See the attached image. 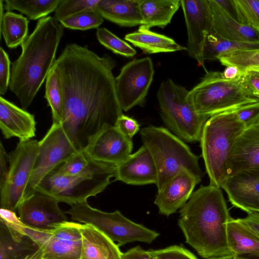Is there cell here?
<instances>
[{"label":"cell","mask_w":259,"mask_h":259,"mask_svg":"<svg viewBox=\"0 0 259 259\" xmlns=\"http://www.w3.org/2000/svg\"><path fill=\"white\" fill-rule=\"evenodd\" d=\"M109 55L100 57L76 44L67 45L53 68L58 73L63 109L60 125L77 151H84L103 129L122 115Z\"/></svg>","instance_id":"1"},{"label":"cell","mask_w":259,"mask_h":259,"mask_svg":"<svg viewBox=\"0 0 259 259\" xmlns=\"http://www.w3.org/2000/svg\"><path fill=\"white\" fill-rule=\"evenodd\" d=\"M179 213L178 224L186 243L202 258L232 254L227 234L232 217L221 188L201 186Z\"/></svg>","instance_id":"2"},{"label":"cell","mask_w":259,"mask_h":259,"mask_svg":"<svg viewBox=\"0 0 259 259\" xmlns=\"http://www.w3.org/2000/svg\"><path fill=\"white\" fill-rule=\"evenodd\" d=\"M64 28L54 17L42 18L21 45V54L12 63L9 88L22 109L30 105L52 68Z\"/></svg>","instance_id":"3"},{"label":"cell","mask_w":259,"mask_h":259,"mask_svg":"<svg viewBox=\"0 0 259 259\" xmlns=\"http://www.w3.org/2000/svg\"><path fill=\"white\" fill-rule=\"evenodd\" d=\"M140 135L156 166L158 192L183 171L190 172L201 181L204 174L199 164V157L182 139L166 128L153 125L142 128Z\"/></svg>","instance_id":"4"},{"label":"cell","mask_w":259,"mask_h":259,"mask_svg":"<svg viewBox=\"0 0 259 259\" xmlns=\"http://www.w3.org/2000/svg\"><path fill=\"white\" fill-rule=\"evenodd\" d=\"M245 127L234 111L214 114L205 122L200 142L210 185L221 188L229 177V161L233 147Z\"/></svg>","instance_id":"5"},{"label":"cell","mask_w":259,"mask_h":259,"mask_svg":"<svg viewBox=\"0 0 259 259\" xmlns=\"http://www.w3.org/2000/svg\"><path fill=\"white\" fill-rule=\"evenodd\" d=\"M189 97L198 114L209 117L259 101L245 87L243 76L230 80L224 79L221 72L212 71L189 91Z\"/></svg>","instance_id":"6"},{"label":"cell","mask_w":259,"mask_h":259,"mask_svg":"<svg viewBox=\"0 0 259 259\" xmlns=\"http://www.w3.org/2000/svg\"><path fill=\"white\" fill-rule=\"evenodd\" d=\"M184 87L170 79L161 82L157 98L161 119L169 131L187 142L200 141L209 118L198 114Z\"/></svg>","instance_id":"7"},{"label":"cell","mask_w":259,"mask_h":259,"mask_svg":"<svg viewBox=\"0 0 259 259\" xmlns=\"http://www.w3.org/2000/svg\"><path fill=\"white\" fill-rule=\"evenodd\" d=\"M66 213L73 220L93 226L117 242L119 246L136 241L150 244L159 235L156 231L129 220L119 210L103 211L92 207L87 201L71 205Z\"/></svg>","instance_id":"8"},{"label":"cell","mask_w":259,"mask_h":259,"mask_svg":"<svg viewBox=\"0 0 259 259\" xmlns=\"http://www.w3.org/2000/svg\"><path fill=\"white\" fill-rule=\"evenodd\" d=\"M115 169L95 174L65 176L53 170L36 187L38 191L71 205L87 201L103 192L115 177Z\"/></svg>","instance_id":"9"},{"label":"cell","mask_w":259,"mask_h":259,"mask_svg":"<svg viewBox=\"0 0 259 259\" xmlns=\"http://www.w3.org/2000/svg\"><path fill=\"white\" fill-rule=\"evenodd\" d=\"M39 149L38 141L19 142L8 154L9 168L0 188L1 208L15 211L25 198Z\"/></svg>","instance_id":"10"},{"label":"cell","mask_w":259,"mask_h":259,"mask_svg":"<svg viewBox=\"0 0 259 259\" xmlns=\"http://www.w3.org/2000/svg\"><path fill=\"white\" fill-rule=\"evenodd\" d=\"M81 226L80 223L67 221L46 231L24 225L20 232L38 245L41 259H80Z\"/></svg>","instance_id":"11"},{"label":"cell","mask_w":259,"mask_h":259,"mask_svg":"<svg viewBox=\"0 0 259 259\" xmlns=\"http://www.w3.org/2000/svg\"><path fill=\"white\" fill-rule=\"evenodd\" d=\"M38 144V154L25 197L35 191L47 175L78 152L61 125L54 123Z\"/></svg>","instance_id":"12"},{"label":"cell","mask_w":259,"mask_h":259,"mask_svg":"<svg viewBox=\"0 0 259 259\" xmlns=\"http://www.w3.org/2000/svg\"><path fill=\"white\" fill-rule=\"evenodd\" d=\"M154 74L153 64L149 57L134 59L121 68L115 78V86L122 111L143 105Z\"/></svg>","instance_id":"13"},{"label":"cell","mask_w":259,"mask_h":259,"mask_svg":"<svg viewBox=\"0 0 259 259\" xmlns=\"http://www.w3.org/2000/svg\"><path fill=\"white\" fill-rule=\"evenodd\" d=\"M187 31V51L190 57L208 71L203 52L207 37L212 29V16L208 0L181 1Z\"/></svg>","instance_id":"14"},{"label":"cell","mask_w":259,"mask_h":259,"mask_svg":"<svg viewBox=\"0 0 259 259\" xmlns=\"http://www.w3.org/2000/svg\"><path fill=\"white\" fill-rule=\"evenodd\" d=\"M54 197L35 191L24 198L17 211L21 221L26 226L41 230L54 229L67 221L65 213Z\"/></svg>","instance_id":"15"},{"label":"cell","mask_w":259,"mask_h":259,"mask_svg":"<svg viewBox=\"0 0 259 259\" xmlns=\"http://www.w3.org/2000/svg\"><path fill=\"white\" fill-rule=\"evenodd\" d=\"M133 148L131 139L110 126L100 132L84 151L95 160L116 165L131 154Z\"/></svg>","instance_id":"16"},{"label":"cell","mask_w":259,"mask_h":259,"mask_svg":"<svg viewBox=\"0 0 259 259\" xmlns=\"http://www.w3.org/2000/svg\"><path fill=\"white\" fill-rule=\"evenodd\" d=\"M221 188L233 206L247 214L259 213V169L245 170L231 175Z\"/></svg>","instance_id":"17"},{"label":"cell","mask_w":259,"mask_h":259,"mask_svg":"<svg viewBox=\"0 0 259 259\" xmlns=\"http://www.w3.org/2000/svg\"><path fill=\"white\" fill-rule=\"evenodd\" d=\"M115 180L128 185L156 184L157 172L152 156L144 145L115 165Z\"/></svg>","instance_id":"18"},{"label":"cell","mask_w":259,"mask_h":259,"mask_svg":"<svg viewBox=\"0 0 259 259\" xmlns=\"http://www.w3.org/2000/svg\"><path fill=\"white\" fill-rule=\"evenodd\" d=\"M200 182L187 171L174 177L155 197L154 203L159 213L167 217L175 213L186 203Z\"/></svg>","instance_id":"19"},{"label":"cell","mask_w":259,"mask_h":259,"mask_svg":"<svg viewBox=\"0 0 259 259\" xmlns=\"http://www.w3.org/2000/svg\"><path fill=\"white\" fill-rule=\"evenodd\" d=\"M0 128L6 139L16 137L20 142L30 140L35 136L34 116L1 96Z\"/></svg>","instance_id":"20"},{"label":"cell","mask_w":259,"mask_h":259,"mask_svg":"<svg viewBox=\"0 0 259 259\" xmlns=\"http://www.w3.org/2000/svg\"><path fill=\"white\" fill-rule=\"evenodd\" d=\"M250 169H259V125L245 128L235 142L229 161V176Z\"/></svg>","instance_id":"21"},{"label":"cell","mask_w":259,"mask_h":259,"mask_svg":"<svg viewBox=\"0 0 259 259\" xmlns=\"http://www.w3.org/2000/svg\"><path fill=\"white\" fill-rule=\"evenodd\" d=\"M208 1L212 12L213 32L234 41L259 44V32L232 18L214 0Z\"/></svg>","instance_id":"22"},{"label":"cell","mask_w":259,"mask_h":259,"mask_svg":"<svg viewBox=\"0 0 259 259\" xmlns=\"http://www.w3.org/2000/svg\"><path fill=\"white\" fill-rule=\"evenodd\" d=\"M80 259H122L119 246L102 232L90 224H81Z\"/></svg>","instance_id":"23"},{"label":"cell","mask_w":259,"mask_h":259,"mask_svg":"<svg viewBox=\"0 0 259 259\" xmlns=\"http://www.w3.org/2000/svg\"><path fill=\"white\" fill-rule=\"evenodd\" d=\"M140 0H99L96 10L108 21L120 26L141 25Z\"/></svg>","instance_id":"24"},{"label":"cell","mask_w":259,"mask_h":259,"mask_svg":"<svg viewBox=\"0 0 259 259\" xmlns=\"http://www.w3.org/2000/svg\"><path fill=\"white\" fill-rule=\"evenodd\" d=\"M38 248L30 237L0 220V259H28Z\"/></svg>","instance_id":"25"},{"label":"cell","mask_w":259,"mask_h":259,"mask_svg":"<svg viewBox=\"0 0 259 259\" xmlns=\"http://www.w3.org/2000/svg\"><path fill=\"white\" fill-rule=\"evenodd\" d=\"M227 240L232 254L259 257V234L239 219L231 218L227 223Z\"/></svg>","instance_id":"26"},{"label":"cell","mask_w":259,"mask_h":259,"mask_svg":"<svg viewBox=\"0 0 259 259\" xmlns=\"http://www.w3.org/2000/svg\"><path fill=\"white\" fill-rule=\"evenodd\" d=\"M181 6L180 0H140L142 23L139 27L150 29L154 26L164 28Z\"/></svg>","instance_id":"27"},{"label":"cell","mask_w":259,"mask_h":259,"mask_svg":"<svg viewBox=\"0 0 259 259\" xmlns=\"http://www.w3.org/2000/svg\"><path fill=\"white\" fill-rule=\"evenodd\" d=\"M124 39L147 54L187 50L186 47L168 36L140 27L137 31L126 34Z\"/></svg>","instance_id":"28"},{"label":"cell","mask_w":259,"mask_h":259,"mask_svg":"<svg viewBox=\"0 0 259 259\" xmlns=\"http://www.w3.org/2000/svg\"><path fill=\"white\" fill-rule=\"evenodd\" d=\"M115 169V165L95 160L84 151H79L53 170L65 176L95 174Z\"/></svg>","instance_id":"29"},{"label":"cell","mask_w":259,"mask_h":259,"mask_svg":"<svg viewBox=\"0 0 259 259\" xmlns=\"http://www.w3.org/2000/svg\"><path fill=\"white\" fill-rule=\"evenodd\" d=\"M28 23L26 17L11 11L1 15V32L8 47L21 46L28 36Z\"/></svg>","instance_id":"30"},{"label":"cell","mask_w":259,"mask_h":259,"mask_svg":"<svg viewBox=\"0 0 259 259\" xmlns=\"http://www.w3.org/2000/svg\"><path fill=\"white\" fill-rule=\"evenodd\" d=\"M259 48V44L237 42L223 38L212 31L204 45L203 58L205 60H218L220 56L238 50Z\"/></svg>","instance_id":"31"},{"label":"cell","mask_w":259,"mask_h":259,"mask_svg":"<svg viewBox=\"0 0 259 259\" xmlns=\"http://www.w3.org/2000/svg\"><path fill=\"white\" fill-rule=\"evenodd\" d=\"M60 0H5L4 8L7 11L17 10L26 15L30 20H35L47 17L55 12Z\"/></svg>","instance_id":"32"},{"label":"cell","mask_w":259,"mask_h":259,"mask_svg":"<svg viewBox=\"0 0 259 259\" xmlns=\"http://www.w3.org/2000/svg\"><path fill=\"white\" fill-rule=\"evenodd\" d=\"M45 98L51 109L53 123L60 124L63 109V95L59 75L53 67L46 78Z\"/></svg>","instance_id":"33"},{"label":"cell","mask_w":259,"mask_h":259,"mask_svg":"<svg viewBox=\"0 0 259 259\" xmlns=\"http://www.w3.org/2000/svg\"><path fill=\"white\" fill-rule=\"evenodd\" d=\"M218 61L225 66H236L243 73L259 70V48L229 53L220 56Z\"/></svg>","instance_id":"34"},{"label":"cell","mask_w":259,"mask_h":259,"mask_svg":"<svg viewBox=\"0 0 259 259\" xmlns=\"http://www.w3.org/2000/svg\"><path fill=\"white\" fill-rule=\"evenodd\" d=\"M96 36L102 45L115 54L126 57H132L136 54V51L128 43L105 28H98Z\"/></svg>","instance_id":"35"},{"label":"cell","mask_w":259,"mask_h":259,"mask_svg":"<svg viewBox=\"0 0 259 259\" xmlns=\"http://www.w3.org/2000/svg\"><path fill=\"white\" fill-rule=\"evenodd\" d=\"M99 0H60L54 18L59 22L79 13L96 10Z\"/></svg>","instance_id":"36"},{"label":"cell","mask_w":259,"mask_h":259,"mask_svg":"<svg viewBox=\"0 0 259 259\" xmlns=\"http://www.w3.org/2000/svg\"><path fill=\"white\" fill-rule=\"evenodd\" d=\"M104 18L96 11H85L62 20L60 23L64 27L84 30L99 27Z\"/></svg>","instance_id":"37"},{"label":"cell","mask_w":259,"mask_h":259,"mask_svg":"<svg viewBox=\"0 0 259 259\" xmlns=\"http://www.w3.org/2000/svg\"><path fill=\"white\" fill-rule=\"evenodd\" d=\"M238 21L259 32V0H234Z\"/></svg>","instance_id":"38"},{"label":"cell","mask_w":259,"mask_h":259,"mask_svg":"<svg viewBox=\"0 0 259 259\" xmlns=\"http://www.w3.org/2000/svg\"><path fill=\"white\" fill-rule=\"evenodd\" d=\"M147 252L153 259H199L187 249L177 245Z\"/></svg>","instance_id":"39"},{"label":"cell","mask_w":259,"mask_h":259,"mask_svg":"<svg viewBox=\"0 0 259 259\" xmlns=\"http://www.w3.org/2000/svg\"><path fill=\"white\" fill-rule=\"evenodd\" d=\"M10 60L8 54L2 47L0 48V94L5 95L9 87L11 72Z\"/></svg>","instance_id":"40"},{"label":"cell","mask_w":259,"mask_h":259,"mask_svg":"<svg viewBox=\"0 0 259 259\" xmlns=\"http://www.w3.org/2000/svg\"><path fill=\"white\" fill-rule=\"evenodd\" d=\"M234 111L245 126L248 127L259 116V101L244 106Z\"/></svg>","instance_id":"41"},{"label":"cell","mask_w":259,"mask_h":259,"mask_svg":"<svg viewBox=\"0 0 259 259\" xmlns=\"http://www.w3.org/2000/svg\"><path fill=\"white\" fill-rule=\"evenodd\" d=\"M115 126L123 135L131 139L140 130V125L137 120L123 114L118 118Z\"/></svg>","instance_id":"42"},{"label":"cell","mask_w":259,"mask_h":259,"mask_svg":"<svg viewBox=\"0 0 259 259\" xmlns=\"http://www.w3.org/2000/svg\"><path fill=\"white\" fill-rule=\"evenodd\" d=\"M243 81L249 92L259 98V71L250 70L244 73Z\"/></svg>","instance_id":"43"},{"label":"cell","mask_w":259,"mask_h":259,"mask_svg":"<svg viewBox=\"0 0 259 259\" xmlns=\"http://www.w3.org/2000/svg\"><path fill=\"white\" fill-rule=\"evenodd\" d=\"M8 155L2 142L0 143V188L3 185L8 173Z\"/></svg>","instance_id":"44"},{"label":"cell","mask_w":259,"mask_h":259,"mask_svg":"<svg viewBox=\"0 0 259 259\" xmlns=\"http://www.w3.org/2000/svg\"><path fill=\"white\" fill-rule=\"evenodd\" d=\"M122 259H153L140 246L134 247L123 253Z\"/></svg>","instance_id":"45"},{"label":"cell","mask_w":259,"mask_h":259,"mask_svg":"<svg viewBox=\"0 0 259 259\" xmlns=\"http://www.w3.org/2000/svg\"><path fill=\"white\" fill-rule=\"evenodd\" d=\"M214 2L228 15L238 21L237 12L234 0H214Z\"/></svg>","instance_id":"46"},{"label":"cell","mask_w":259,"mask_h":259,"mask_svg":"<svg viewBox=\"0 0 259 259\" xmlns=\"http://www.w3.org/2000/svg\"><path fill=\"white\" fill-rule=\"evenodd\" d=\"M241 70L236 66L229 65L226 66L222 72L223 77L227 80H236L240 78L243 75Z\"/></svg>","instance_id":"47"},{"label":"cell","mask_w":259,"mask_h":259,"mask_svg":"<svg viewBox=\"0 0 259 259\" xmlns=\"http://www.w3.org/2000/svg\"><path fill=\"white\" fill-rule=\"evenodd\" d=\"M239 220L249 228L259 234V213L248 214L244 218Z\"/></svg>","instance_id":"48"},{"label":"cell","mask_w":259,"mask_h":259,"mask_svg":"<svg viewBox=\"0 0 259 259\" xmlns=\"http://www.w3.org/2000/svg\"><path fill=\"white\" fill-rule=\"evenodd\" d=\"M236 255L234 254H230L222 256H218L209 257L206 259H236Z\"/></svg>","instance_id":"49"},{"label":"cell","mask_w":259,"mask_h":259,"mask_svg":"<svg viewBox=\"0 0 259 259\" xmlns=\"http://www.w3.org/2000/svg\"><path fill=\"white\" fill-rule=\"evenodd\" d=\"M236 259H259V257H245L243 256H236Z\"/></svg>","instance_id":"50"},{"label":"cell","mask_w":259,"mask_h":259,"mask_svg":"<svg viewBox=\"0 0 259 259\" xmlns=\"http://www.w3.org/2000/svg\"><path fill=\"white\" fill-rule=\"evenodd\" d=\"M252 125H259V116L254 120L250 126Z\"/></svg>","instance_id":"51"},{"label":"cell","mask_w":259,"mask_h":259,"mask_svg":"<svg viewBox=\"0 0 259 259\" xmlns=\"http://www.w3.org/2000/svg\"><path fill=\"white\" fill-rule=\"evenodd\" d=\"M259 71V70H258Z\"/></svg>","instance_id":"52"}]
</instances>
